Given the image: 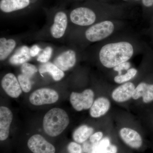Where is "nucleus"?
I'll use <instances>...</instances> for the list:
<instances>
[{"mask_svg": "<svg viewBox=\"0 0 153 153\" xmlns=\"http://www.w3.org/2000/svg\"><path fill=\"white\" fill-rule=\"evenodd\" d=\"M94 129L87 125L80 126L74 131L73 134V140L78 143H82L87 140L93 134Z\"/></svg>", "mask_w": 153, "mask_h": 153, "instance_id": "6ab92c4d", "label": "nucleus"}, {"mask_svg": "<svg viewBox=\"0 0 153 153\" xmlns=\"http://www.w3.org/2000/svg\"><path fill=\"white\" fill-rule=\"evenodd\" d=\"M76 62V53L71 49L61 53L54 61V64L63 71H68L74 67Z\"/></svg>", "mask_w": 153, "mask_h": 153, "instance_id": "f8f14e48", "label": "nucleus"}, {"mask_svg": "<svg viewBox=\"0 0 153 153\" xmlns=\"http://www.w3.org/2000/svg\"><path fill=\"white\" fill-rule=\"evenodd\" d=\"M68 18L66 13L62 10L56 12L50 30L52 37L56 39L62 38L66 32Z\"/></svg>", "mask_w": 153, "mask_h": 153, "instance_id": "1a4fd4ad", "label": "nucleus"}, {"mask_svg": "<svg viewBox=\"0 0 153 153\" xmlns=\"http://www.w3.org/2000/svg\"><path fill=\"white\" fill-rule=\"evenodd\" d=\"M114 25L110 21L100 22L88 28L85 35L86 38L91 42L101 41L112 34L114 30Z\"/></svg>", "mask_w": 153, "mask_h": 153, "instance_id": "7ed1b4c3", "label": "nucleus"}, {"mask_svg": "<svg viewBox=\"0 0 153 153\" xmlns=\"http://www.w3.org/2000/svg\"><path fill=\"white\" fill-rule=\"evenodd\" d=\"M142 97L143 101L147 103L153 101V84L141 82L135 88L132 98L137 100Z\"/></svg>", "mask_w": 153, "mask_h": 153, "instance_id": "2eb2a0df", "label": "nucleus"}, {"mask_svg": "<svg viewBox=\"0 0 153 153\" xmlns=\"http://www.w3.org/2000/svg\"><path fill=\"white\" fill-rule=\"evenodd\" d=\"M133 53L132 46L128 42L107 44L100 49V60L102 64L106 68H114L129 60Z\"/></svg>", "mask_w": 153, "mask_h": 153, "instance_id": "f257e3e1", "label": "nucleus"}, {"mask_svg": "<svg viewBox=\"0 0 153 153\" xmlns=\"http://www.w3.org/2000/svg\"><path fill=\"white\" fill-rule=\"evenodd\" d=\"M13 113L5 106L0 107V140H5L8 137L10 128L13 121Z\"/></svg>", "mask_w": 153, "mask_h": 153, "instance_id": "9b49d317", "label": "nucleus"}, {"mask_svg": "<svg viewBox=\"0 0 153 153\" xmlns=\"http://www.w3.org/2000/svg\"><path fill=\"white\" fill-rule=\"evenodd\" d=\"M59 99L57 91L49 88L37 89L30 94L29 100L32 104L41 105L55 103Z\"/></svg>", "mask_w": 153, "mask_h": 153, "instance_id": "20e7f679", "label": "nucleus"}, {"mask_svg": "<svg viewBox=\"0 0 153 153\" xmlns=\"http://www.w3.org/2000/svg\"><path fill=\"white\" fill-rule=\"evenodd\" d=\"M27 145L33 153H55V147L40 134L32 136L28 141Z\"/></svg>", "mask_w": 153, "mask_h": 153, "instance_id": "0eeeda50", "label": "nucleus"}, {"mask_svg": "<svg viewBox=\"0 0 153 153\" xmlns=\"http://www.w3.org/2000/svg\"><path fill=\"white\" fill-rule=\"evenodd\" d=\"M99 143V142L91 143L90 148H89V150H88L87 153H97V149H98Z\"/></svg>", "mask_w": 153, "mask_h": 153, "instance_id": "c756f323", "label": "nucleus"}, {"mask_svg": "<svg viewBox=\"0 0 153 153\" xmlns=\"http://www.w3.org/2000/svg\"><path fill=\"white\" fill-rule=\"evenodd\" d=\"M94 93L90 89H85L82 93L72 92L70 101L72 107L77 111L90 108L94 102Z\"/></svg>", "mask_w": 153, "mask_h": 153, "instance_id": "39448f33", "label": "nucleus"}, {"mask_svg": "<svg viewBox=\"0 0 153 153\" xmlns=\"http://www.w3.org/2000/svg\"><path fill=\"white\" fill-rule=\"evenodd\" d=\"M1 86L7 94L13 98H18L22 93L19 80L13 73L4 75L1 80Z\"/></svg>", "mask_w": 153, "mask_h": 153, "instance_id": "6e6552de", "label": "nucleus"}, {"mask_svg": "<svg viewBox=\"0 0 153 153\" xmlns=\"http://www.w3.org/2000/svg\"><path fill=\"white\" fill-rule=\"evenodd\" d=\"M68 153H82V148L78 143L71 142L67 146Z\"/></svg>", "mask_w": 153, "mask_h": 153, "instance_id": "a878e982", "label": "nucleus"}, {"mask_svg": "<svg viewBox=\"0 0 153 153\" xmlns=\"http://www.w3.org/2000/svg\"><path fill=\"white\" fill-rule=\"evenodd\" d=\"M120 134L124 142L133 149H139L142 145L141 137L137 132L132 129L123 128L121 129Z\"/></svg>", "mask_w": 153, "mask_h": 153, "instance_id": "ddd939ff", "label": "nucleus"}, {"mask_svg": "<svg viewBox=\"0 0 153 153\" xmlns=\"http://www.w3.org/2000/svg\"><path fill=\"white\" fill-rule=\"evenodd\" d=\"M110 102L107 98L100 97L94 102L90 109L91 116L98 118L105 114L109 110Z\"/></svg>", "mask_w": 153, "mask_h": 153, "instance_id": "dca6fc26", "label": "nucleus"}, {"mask_svg": "<svg viewBox=\"0 0 153 153\" xmlns=\"http://www.w3.org/2000/svg\"><path fill=\"white\" fill-rule=\"evenodd\" d=\"M110 145L109 138L105 137L102 139L99 143L98 149L97 153H107V149Z\"/></svg>", "mask_w": 153, "mask_h": 153, "instance_id": "393cba45", "label": "nucleus"}, {"mask_svg": "<svg viewBox=\"0 0 153 153\" xmlns=\"http://www.w3.org/2000/svg\"><path fill=\"white\" fill-rule=\"evenodd\" d=\"M117 148L115 145L110 144L107 149V153H117Z\"/></svg>", "mask_w": 153, "mask_h": 153, "instance_id": "7c9ffc66", "label": "nucleus"}, {"mask_svg": "<svg viewBox=\"0 0 153 153\" xmlns=\"http://www.w3.org/2000/svg\"><path fill=\"white\" fill-rule=\"evenodd\" d=\"M91 143L88 142H86L83 143L82 145V152L85 153H87L90 148Z\"/></svg>", "mask_w": 153, "mask_h": 153, "instance_id": "2f4dec72", "label": "nucleus"}, {"mask_svg": "<svg viewBox=\"0 0 153 153\" xmlns=\"http://www.w3.org/2000/svg\"><path fill=\"white\" fill-rule=\"evenodd\" d=\"M103 137V134L102 132L99 131L92 134L90 138V142L91 143L99 142L102 139Z\"/></svg>", "mask_w": 153, "mask_h": 153, "instance_id": "cd10ccee", "label": "nucleus"}, {"mask_svg": "<svg viewBox=\"0 0 153 153\" xmlns=\"http://www.w3.org/2000/svg\"><path fill=\"white\" fill-rule=\"evenodd\" d=\"M144 5L146 7H150L153 5V0H142Z\"/></svg>", "mask_w": 153, "mask_h": 153, "instance_id": "473e14b6", "label": "nucleus"}, {"mask_svg": "<svg viewBox=\"0 0 153 153\" xmlns=\"http://www.w3.org/2000/svg\"><path fill=\"white\" fill-rule=\"evenodd\" d=\"M124 1H127V0H124Z\"/></svg>", "mask_w": 153, "mask_h": 153, "instance_id": "72a5a7b5", "label": "nucleus"}, {"mask_svg": "<svg viewBox=\"0 0 153 153\" xmlns=\"http://www.w3.org/2000/svg\"><path fill=\"white\" fill-rule=\"evenodd\" d=\"M30 49L27 46H24L17 50L10 59L11 64L14 65H21L27 63L31 59Z\"/></svg>", "mask_w": 153, "mask_h": 153, "instance_id": "a211bd4d", "label": "nucleus"}, {"mask_svg": "<svg viewBox=\"0 0 153 153\" xmlns=\"http://www.w3.org/2000/svg\"><path fill=\"white\" fill-rule=\"evenodd\" d=\"M41 49L38 46L36 45H33L30 49V55L32 57H36L38 55Z\"/></svg>", "mask_w": 153, "mask_h": 153, "instance_id": "c85d7f7f", "label": "nucleus"}, {"mask_svg": "<svg viewBox=\"0 0 153 153\" xmlns=\"http://www.w3.org/2000/svg\"><path fill=\"white\" fill-rule=\"evenodd\" d=\"M52 47H47L43 50L42 53L38 56L37 60L38 62L42 63H46L48 62L52 56Z\"/></svg>", "mask_w": 153, "mask_h": 153, "instance_id": "b1692460", "label": "nucleus"}, {"mask_svg": "<svg viewBox=\"0 0 153 153\" xmlns=\"http://www.w3.org/2000/svg\"><path fill=\"white\" fill-rule=\"evenodd\" d=\"M16 43L13 39H7L5 38L0 39V60H5L13 52L16 47Z\"/></svg>", "mask_w": 153, "mask_h": 153, "instance_id": "aec40b11", "label": "nucleus"}, {"mask_svg": "<svg viewBox=\"0 0 153 153\" xmlns=\"http://www.w3.org/2000/svg\"><path fill=\"white\" fill-rule=\"evenodd\" d=\"M131 63L129 62H123V63H120L117 66H115L114 68V70L115 71H117L119 73V75H122V71L123 70H128L129 68H130Z\"/></svg>", "mask_w": 153, "mask_h": 153, "instance_id": "bb28decb", "label": "nucleus"}, {"mask_svg": "<svg viewBox=\"0 0 153 153\" xmlns=\"http://www.w3.org/2000/svg\"><path fill=\"white\" fill-rule=\"evenodd\" d=\"M70 18L71 22L75 25L87 26L95 22L96 16L91 9L85 7H79L71 11Z\"/></svg>", "mask_w": 153, "mask_h": 153, "instance_id": "423d86ee", "label": "nucleus"}, {"mask_svg": "<svg viewBox=\"0 0 153 153\" xmlns=\"http://www.w3.org/2000/svg\"><path fill=\"white\" fill-rule=\"evenodd\" d=\"M22 74L30 78L38 71L37 67L33 64L26 63L22 64L21 67Z\"/></svg>", "mask_w": 153, "mask_h": 153, "instance_id": "4be33fe9", "label": "nucleus"}, {"mask_svg": "<svg viewBox=\"0 0 153 153\" xmlns=\"http://www.w3.org/2000/svg\"><path fill=\"white\" fill-rule=\"evenodd\" d=\"M69 123V118L66 111L55 108L50 110L44 116L43 128L48 135L55 137L62 133Z\"/></svg>", "mask_w": 153, "mask_h": 153, "instance_id": "f03ea898", "label": "nucleus"}, {"mask_svg": "<svg viewBox=\"0 0 153 153\" xmlns=\"http://www.w3.org/2000/svg\"><path fill=\"white\" fill-rule=\"evenodd\" d=\"M135 88L134 85L132 82L124 83L113 91L112 93L113 99L119 102L127 101L132 97Z\"/></svg>", "mask_w": 153, "mask_h": 153, "instance_id": "4468645a", "label": "nucleus"}, {"mask_svg": "<svg viewBox=\"0 0 153 153\" xmlns=\"http://www.w3.org/2000/svg\"><path fill=\"white\" fill-rule=\"evenodd\" d=\"M18 79L22 91L25 93L30 91L32 88L30 78L22 74L18 76Z\"/></svg>", "mask_w": 153, "mask_h": 153, "instance_id": "5701e85b", "label": "nucleus"}, {"mask_svg": "<svg viewBox=\"0 0 153 153\" xmlns=\"http://www.w3.org/2000/svg\"><path fill=\"white\" fill-rule=\"evenodd\" d=\"M39 70L41 74L49 73L53 79L56 81H60L65 75L63 71L57 67L54 63L51 62L43 63L39 67Z\"/></svg>", "mask_w": 153, "mask_h": 153, "instance_id": "f3484780", "label": "nucleus"}, {"mask_svg": "<svg viewBox=\"0 0 153 153\" xmlns=\"http://www.w3.org/2000/svg\"><path fill=\"white\" fill-rule=\"evenodd\" d=\"M36 0H1L0 10L4 13H10L25 10Z\"/></svg>", "mask_w": 153, "mask_h": 153, "instance_id": "9d476101", "label": "nucleus"}, {"mask_svg": "<svg viewBox=\"0 0 153 153\" xmlns=\"http://www.w3.org/2000/svg\"><path fill=\"white\" fill-rule=\"evenodd\" d=\"M137 71L134 68H131L128 69L127 72L123 75H118L114 77V80L116 83L120 84L127 81H128L136 75Z\"/></svg>", "mask_w": 153, "mask_h": 153, "instance_id": "412c9836", "label": "nucleus"}]
</instances>
